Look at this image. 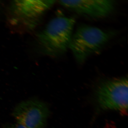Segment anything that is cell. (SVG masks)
Segmentation results:
<instances>
[{
  "label": "cell",
  "instance_id": "cell-1",
  "mask_svg": "<svg viewBox=\"0 0 128 128\" xmlns=\"http://www.w3.org/2000/svg\"><path fill=\"white\" fill-rule=\"evenodd\" d=\"M75 24L72 18L60 16L52 19L38 36L44 52L54 56L64 53L69 48Z\"/></svg>",
  "mask_w": 128,
  "mask_h": 128
},
{
  "label": "cell",
  "instance_id": "cell-2",
  "mask_svg": "<svg viewBox=\"0 0 128 128\" xmlns=\"http://www.w3.org/2000/svg\"><path fill=\"white\" fill-rule=\"evenodd\" d=\"M112 35L111 32L98 28L81 25L73 34L69 48L77 62L82 63L102 48Z\"/></svg>",
  "mask_w": 128,
  "mask_h": 128
},
{
  "label": "cell",
  "instance_id": "cell-3",
  "mask_svg": "<svg viewBox=\"0 0 128 128\" xmlns=\"http://www.w3.org/2000/svg\"><path fill=\"white\" fill-rule=\"evenodd\" d=\"M128 79L126 77L106 80L100 82L95 91L99 107L127 114L128 110Z\"/></svg>",
  "mask_w": 128,
  "mask_h": 128
},
{
  "label": "cell",
  "instance_id": "cell-4",
  "mask_svg": "<svg viewBox=\"0 0 128 128\" xmlns=\"http://www.w3.org/2000/svg\"><path fill=\"white\" fill-rule=\"evenodd\" d=\"M54 0H15L10 6L9 22L16 27L32 29L39 22Z\"/></svg>",
  "mask_w": 128,
  "mask_h": 128
},
{
  "label": "cell",
  "instance_id": "cell-5",
  "mask_svg": "<svg viewBox=\"0 0 128 128\" xmlns=\"http://www.w3.org/2000/svg\"><path fill=\"white\" fill-rule=\"evenodd\" d=\"M50 114L48 105L40 100L31 99L18 104L12 115L17 123L26 128H44Z\"/></svg>",
  "mask_w": 128,
  "mask_h": 128
},
{
  "label": "cell",
  "instance_id": "cell-6",
  "mask_svg": "<svg viewBox=\"0 0 128 128\" xmlns=\"http://www.w3.org/2000/svg\"><path fill=\"white\" fill-rule=\"evenodd\" d=\"M58 2L69 10L94 18L106 16L113 11L114 6V1L111 0H68Z\"/></svg>",
  "mask_w": 128,
  "mask_h": 128
},
{
  "label": "cell",
  "instance_id": "cell-7",
  "mask_svg": "<svg viewBox=\"0 0 128 128\" xmlns=\"http://www.w3.org/2000/svg\"><path fill=\"white\" fill-rule=\"evenodd\" d=\"M3 128H26L18 123L9 124L4 126Z\"/></svg>",
  "mask_w": 128,
  "mask_h": 128
}]
</instances>
